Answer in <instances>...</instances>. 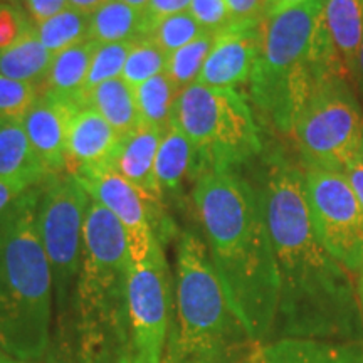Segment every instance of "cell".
Segmentation results:
<instances>
[{
  "label": "cell",
  "mask_w": 363,
  "mask_h": 363,
  "mask_svg": "<svg viewBox=\"0 0 363 363\" xmlns=\"http://www.w3.org/2000/svg\"><path fill=\"white\" fill-rule=\"evenodd\" d=\"M257 190L279 272L274 333L279 338L362 342L360 303L347 271L318 238L305 172L272 152L262 163Z\"/></svg>",
  "instance_id": "6da1fadb"
},
{
  "label": "cell",
  "mask_w": 363,
  "mask_h": 363,
  "mask_svg": "<svg viewBox=\"0 0 363 363\" xmlns=\"http://www.w3.org/2000/svg\"><path fill=\"white\" fill-rule=\"evenodd\" d=\"M192 201L229 305L256 347L271 342L279 308V272L257 187L234 170H207Z\"/></svg>",
  "instance_id": "7a4b0ae2"
},
{
  "label": "cell",
  "mask_w": 363,
  "mask_h": 363,
  "mask_svg": "<svg viewBox=\"0 0 363 363\" xmlns=\"http://www.w3.org/2000/svg\"><path fill=\"white\" fill-rule=\"evenodd\" d=\"M331 76L350 79L321 24V0L264 21L261 54L249 84L262 120L278 133H293L318 86Z\"/></svg>",
  "instance_id": "3957f363"
},
{
  "label": "cell",
  "mask_w": 363,
  "mask_h": 363,
  "mask_svg": "<svg viewBox=\"0 0 363 363\" xmlns=\"http://www.w3.org/2000/svg\"><path fill=\"white\" fill-rule=\"evenodd\" d=\"M40 184L0 212V345L26 363L45 355L52 320V272L38 225Z\"/></svg>",
  "instance_id": "277c9868"
},
{
  "label": "cell",
  "mask_w": 363,
  "mask_h": 363,
  "mask_svg": "<svg viewBox=\"0 0 363 363\" xmlns=\"http://www.w3.org/2000/svg\"><path fill=\"white\" fill-rule=\"evenodd\" d=\"M130 267L123 227L108 208L91 201L74 286L79 363H128Z\"/></svg>",
  "instance_id": "5b68a950"
},
{
  "label": "cell",
  "mask_w": 363,
  "mask_h": 363,
  "mask_svg": "<svg viewBox=\"0 0 363 363\" xmlns=\"http://www.w3.org/2000/svg\"><path fill=\"white\" fill-rule=\"evenodd\" d=\"M174 284V315L162 363H239L256 350L229 305L206 240L194 230L177 239Z\"/></svg>",
  "instance_id": "8992f818"
},
{
  "label": "cell",
  "mask_w": 363,
  "mask_h": 363,
  "mask_svg": "<svg viewBox=\"0 0 363 363\" xmlns=\"http://www.w3.org/2000/svg\"><path fill=\"white\" fill-rule=\"evenodd\" d=\"M174 121L197 150L202 174L234 170L262 150L251 106L235 89L194 83L180 91Z\"/></svg>",
  "instance_id": "52a82bcc"
},
{
  "label": "cell",
  "mask_w": 363,
  "mask_h": 363,
  "mask_svg": "<svg viewBox=\"0 0 363 363\" xmlns=\"http://www.w3.org/2000/svg\"><path fill=\"white\" fill-rule=\"evenodd\" d=\"M348 83L345 76L323 81L294 125L291 135L310 169L345 172L362 157L363 113Z\"/></svg>",
  "instance_id": "ba28073f"
},
{
  "label": "cell",
  "mask_w": 363,
  "mask_h": 363,
  "mask_svg": "<svg viewBox=\"0 0 363 363\" xmlns=\"http://www.w3.org/2000/svg\"><path fill=\"white\" fill-rule=\"evenodd\" d=\"M91 197L69 174H49L40 184L39 235L52 272L59 316L67 310L83 256V229Z\"/></svg>",
  "instance_id": "9c48e42d"
},
{
  "label": "cell",
  "mask_w": 363,
  "mask_h": 363,
  "mask_svg": "<svg viewBox=\"0 0 363 363\" xmlns=\"http://www.w3.org/2000/svg\"><path fill=\"white\" fill-rule=\"evenodd\" d=\"M174 315L169 262L158 239L128 276V363H162Z\"/></svg>",
  "instance_id": "30bf717a"
},
{
  "label": "cell",
  "mask_w": 363,
  "mask_h": 363,
  "mask_svg": "<svg viewBox=\"0 0 363 363\" xmlns=\"http://www.w3.org/2000/svg\"><path fill=\"white\" fill-rule=\"evenodd\" d=\"M313 224L331 256L348 271L363 269V206L343 172L305 169Z\"/></svg>",
  "instance_id": "8fae6325"
},
{
  "label": "cell",
  "mask_w": 363,
  "mask_h": 363,
  "mask_svg": "<svg viewBox=\"0 0 363 363\" xmlns=\"http://www.w3.org/2000/svg\"><path fill=\"white\" fill-rule=\"evenodd\" d=\"M74 179L86 189L91 201L108 208L123 227L131 262L148 259L158 235L153 229L150 208L140 194L113 169L83 172Z\"/></svg>",
  "instance_id": "7c38bea8"
},
{
  "label": "cell",
  "mask_w": 363,
  "mask_h": 363,
  "mask_svg": "<svg viewBox=\"0 0 363 363\" xmlns=\"http://www.w3.org/2000/svg\"><path fill=\"white\" fill-rule=\"evenodd\" d=\"M261 24L229 26L216 34L197 83L211 88L235 89L251 81L262 48Z\"/></svg>",
  "instance_id": "4fadbf2b"
},
{
  "label": "cell",
  "mask_w": 363,
  "mask_h": 363,
  "mask_svg": "<svg viewBox=\"0 0 363 363\" xmlns=\"http://www.w3.org/2000/svg\"><path fill=\"white\" fill-rule=\"evenodd\" d=\"M84 106L40 93L22 118L27 138L48 174H65L71 118Z\"/></svg>",
  "instance_id": "5bb4252c"
},
{
  "label": "cell",
  "mask_w": 363,
  "mask_h": 363,
  "mask_svg": "<svg viewBox=\"0 0 363 363\" xmlns=\"http://www.w3.org/2000/svg\"><path fill=\"white\" fill-rule=\"evenodd\" d=\"M123 142L111 125L93 106H84L71 118L67 131L66 169L72 177L91 170L113 169Z\"/></svg>",
  "instance_id": "9a60e30c"
},
{
  "label": "cell",
  "mask_w": 363,
  "mask_h": 363,
  "mask_svg": "<svg viewBox=\"0 0 363 363\" xmlns=\"http://www.w3.org/2000/svg\"><path fill=\"white\" fill-rule=\"evenodd\" d=\"M165 133L167 131L160 128L142 125L133 133L125 136L113 163V170L123 177L147 202L150 214L152 207H157L162 201L155 180V162Z\"/></svg>",
  "instance_id": "2e32d148"
},
{
  "label": "cell",
  "mask_w": 363,
  "mask_h": 363,
  "mask_svg": "<svg viewBox=\"0 0 363 363\" xmlns=\"http://www.w3.org/2000/svg\"><path fill=\"white\" fill-rule=\"evenodd\" d=\"M257 363H363L362 342L272 338L256 350Z\"/></svg>",
  "instance_id": "e0dca14e"
},
{
  "label": "cell",
  "mask_w": 363,
  "mask_h": 363,
  "mask_svg": "<svg viewBox=\"0 0 363 363\" xmlns=\"http://www.w3.org/2000/svg\"><path fill=\"white\" fill-rule=\"evenodd\" d=\"M202 174L197 150L179 125L172 123L163 135L155 162V180L160 199L179 194L187 179L197 180Z\"/></svg>",
  "instance_id": "ac0fdd59"
},
{
  "label": "cell",
  "mask_w": 363,
  "mask_h": 363,
  "mask_svg": "<svg viewBox=\"0 0 363 363\" xmlns=\"http://www.w3.org/2000/svg\"><path fill=\"white\" fill-rule=\"evenodd\" d=\"M321 24L342 57L352 83L363 38V0H321Z\"/></svg>",
  "instance_id": "d6986e66"
},
{
  "label": "cell",
  "mask_w": 363,
  "mask_h": 363,
  "mask_svg": "<svg viewBox=\"0 0 363 363\" xmlns=\"http://www.w3.org/2000/svg\"><path fill=\"white\" fill-rule=\"evenodd\" d=\"M98 43L88 39L56 54L44 84L40 86V93L52 94L78 106H89L83 96V88Z\"/></svg>",
  "instance_id": "ffe728a7"
},
{
  "label": "cell",
  "mask_w": 363,
  "mask_h": 363,
  "mask_svg": "<svg viewBox=\"0 0 363 363\" xmlns=\"http://www.w3.org/2000/svg\"><path fill=\"white\" fill-rule=\"evenodd\" d=\"M48 170L35 155L21 120H0V184L39 185Z\"/></svg>",
  "instance_id": "44dd1931"
},
{
  "label": "cell",
  "mask_w": 363,
  "mask_h": 363,
  "mask_svg": "<svg viewBox=\"0 0 363 363\" xmlns=\"http://www.w3.org/2000/svg\"><path fill=\"white\" fill-rule=\"evenodd\" d=\"M148 33L147 16L123 0H108L89 16V39L98 44L126 43Z\"/></svg>",
  "instance_id": "7402d4cb"
},
{
  "label": "cell",
  "mask_w": 363,
  "mask_h": 363,
  "mask_svg": "<svg viewBox=\"0 0 363 363\" xmlns=\"http://www.w3.org/2000/svg\"><path fill=\"white\" fill-rule=\"evenodd\" d=\"M52 59L54 54L44 48L35 27L30 26L19 43L0 51V74L22 83L35 84L40 91Z\"/></svg>",
  "instance_id": "603a6c76"
},
{
  "label": "cell",
  "mask_w": 363,
  "mask_h": 363,
  "mask_svg": "<svg viewBox=\"0 0 363 363\" xmlns=\"http://www.w3.org/2000/svg\"><path fill=\"white\" fill-rule=\"evenodd\" d=\"M88 104L93 106L123 138L142 126L135 89L121 78L110 79L94 88L88 96Z\"/></svg>",
  "instance_id": "cb8c5ba5"
},
{
  "label": "cell",
  "mask_w": 363,
  "mask_h": 363,
  "mask_svg": "<svg viewBox=\"0 0 363 363\" xmlns=\"http://www.w3.org/2000/svg\"><path fill=\"white\" fill-rule=\"evenodd\" d=\"M133 89L140 123L163 131L169 130L174 123L175 104L180 94V89L170 79V76L162 72Z\"/></svg>",
  "instance_id": "d4e9b609"
},
{
  "label": "cell",
  "mask_w": 363,
  "mask_h": 363,
  "mask_svg": "<svg viewBox=\"0 0 363 363\" xmlns=\"http://www.w3.org/2000/svg\"><path fill=\"white\" fill-rule=\"evenodd\" d=\"M40 43L54 56L89 39V16L67 7L51 19L35 24Z\"/></svg>",
  "instance_id": "484cf974"
},
{
  "label": "cell",
  "mask_w": 363,
  "mask_h": 363,
  "mask_svg": "<svg viewBox=\"0 0 363 363\" xmlns=\"http://www.w3.org/2000/svg\"><path fill=\"white\" fill-rule=\"evenodd\" d=\"M214 39L216 34L206 33L201 38L192 40V43L184 45V48L177 49L175 52L169 54L165 72L180 91L197 83L202 67L206 65V59L212 49V44H214Z\"/></svg>",
  "instance_id": "4316f807"
},
{
  "label": "cell",
  "mask_w": 363,
  "mask_h": 363,
  "mask_svg": "<svg viewBox=\"0 0 363 363\" xmlns=\"http://www.w3.org/2000/svg\"><path fill=\"white\" fill-rule=\"evenodd\" d=\"M169 54L150 38L136 39L126 57L121 79L131 88H136L145 81L155 78L167 69Z\"/></svg>",
  "instance_id": "83f0119b"
},
{
  "label": "cell",
  "mask_w": 363,
  "mask_h": 363,
  "mask_svg": "<svg viewBox=\"0 0 363 363\" xmlns=\"http://www.w3.org/2000/svg\"><path fill=\"white\" fill-rule=\"evenodd\" d=\"M135 40H126V43H111V44H98L96 52H94L93 61H91L88 76H86L83 96L88 103L89 93L99 84L106 81L121 78L126 57L133 48Z\"/></svg>",
  "instance_id": "f1b7e54d"
},
{
  "label": "cell",
  "mask_w": 363,
  "mask_h": 363,
  "mask_svg": "<svg viewBox=\"0 0 363 363\" xmlns=\"http://www.w3.org/2000/svg\"><path fill=\"white\" fill-rule=\"evenodd\" d=\"M206 33L207 30L187 11L157 22L147 38L155 40L167 54H172Z\"/></svg>",
  "instance_id": "f546056e"
},
{
  "label": "cell",
  "mask_w": 363,
  "mask_h": 363,
  "mask_svg": "<svg viewBox=\"0 0 363 363\" xmlns=\"http://www.w3.org/2000/svg\"><path fill=\"white\" fill-rule=\"evenodd\" d=\"M39 96L35 84L0 74V120H22Z\"/></svg>",
  "instance_id": "4dcf8cb0"
},
{
  "label": "cell",
  "mask_w": 363,
  "mask_h": 363,
  "mask_svg": "<svg viewBox=\"0 0 363 363\" xmlns=\"http://www.w3.org/2000/svg\"><path fill=\"white\" fill-rule=\"evenodd\" d=\"M189 12L207 33L219 34L230 26L225 0H192Z\"/></svg>",
  "instance_id": "1f68e13d"
},
{
  "label": "cell",
  "mask_w": 363,
  "mask_h": 363,
  "mask_svg": "<svg viewBox=\"0 0 363 363\" xmlns=\"http://www.w3.org/2000/svg\"><path fill=\"white\" fill-rule=\"evenodd\" d=\"M33 26L21 9L9 2H0V51L12 48Z\"/></svg>",
  "instance_id": "d6a6232c"
},
{
  "label": "cell",
  "mask_w": 363,
  "mask_h": 363,
  "mask_svg": "<svg viewBox=\"0 0 363 363\" xmlns=\"http://www.w3.org/2000/svg\"><path fill=\"white\" fill-rule=\"evenodd\" d=\"M230 26L261 24L266 21L267 0H225Z\"/></svg>",
  "instance_id": "836d02e7"
},
{
  "label": "cell",
  "mask_w": 363,
  "mask_h": 363,
  "mask_svg": "<svg viewBox=\"0 0 363 363\" xmlns=\"http://www.w3.org/2000/svg\"><path fill=\"white\" fill-rule=\"evenodd\" d=\"M190 2H192V0H148V6L145 9L148 33L152 30V27L155 26L157 22L165 19V17L175 16V13L180 12H187ZM147 35H145V38H147Z\"/></svg>",
  "instance_id": "e575fe53"
},
{
  "label": "cell",
  "mask_w": 363,
  "mask_h": 363,
  "mask_svg": "<svg viewBox=\"0 0 363 363\" xmlns=\"http://www.w3.org/2000/svg\"><path fill=\"white\" fill-rule=\"evenodd\" d=\"M27 7L33 21L40 24L67 9V0H27Z\"/></svg>",
  "instance_id": "d590c367"
},
{
  "label": "cell",
  "mask_w": 363,
  "mask_h": 363,
  "mask_svg": "<svg viewBox=\"0 0 363 363\" xmlns=\"http://www.w3.org/2000/svg\"><path fill=\"white\" fill-rule=\"evenodd\" d=\"M33 187H35V185H29L26 182H7V184H0V212L7 206H11L19 195Z\"/></svg>",
  "instance_id": "8d00e7d4"
},
{
  "label": "cell",
  "mask_w": 363,
  "mask_h": 363,
  "mask_svg": "<svg viewBox=\"0 0 363 363\" xmlns=\"http://www.w3.org/2000/svg\"><path fill=\"white\" fill-rule=\"evenodd\" d=\"M350 182L352 189L355 190L358 201L363 206V157H358L343 172Z\"/></svg>",
  "instance_id": "74e56055"
},
{
  "label": "cell",
  "mask_w": 363,
  "mask_h": 363,
  "mask_svg": "<svg viewBox=\"0 0 363 363\" xmlns=\"http://www.w3.org/2000/svg\"><path fill=\"white\" fill-rule=\"evenodd\" d=\"M310 2V0H267V9H266V19L276 16V13L288 11V9L301 6V4Z\"/></svg>",
  "instance_id": "f35d334b"
},
{
  "label": "cell",
  "mask_w": 363,
  "mask_h": 363,
  "mask_svg": "<svg viewBox=\"0 0 363 363\" xmlns=\"http://www.w3.org/2000/svg\"><path fill=\"white\" fill-rule=\"evenodd\" d=\"M108 0H67V7L74 9V11L83 12L86 16H91L98 11L103 4H106Z\"/></svg>",
  "instance_id": "ab89813d"
},
{
  "label": "cell",
  "mask_w": 363,
  "mask_h": 363,
  "mask_svg": "<svg viewBox=\"0 0 363 363\" xmlns=\"http://www.w3.org/2000/svg\"><path fill=\"white\" fill-rule=\"evenodd\" d=\"M355 84L358 86V89L363 93V38L360 43V49H358V57H357V78H355Z\"/></svg>",
  "instance_id": "60d3db41"
},
{
  "label": "cell",
  "mask_w": 363,
  "mask_h": 363,
  "mask_svg": "<svg viewBox=\"0 0 363 363\" xmlns=\"http://www.w3.org/2000/svg\"><path fill=\"white\" fill-rule=\"evenodd\" d=\"M357 296H358V303H360V310H362V316H363V269L360 271V279H358Z\"/></svg>",
  "instance_id": "b9f144b4"
},
{
  "label": "cell",
  "mask_w": 363,
  "mask_h": 363,
  "mask_svg": "<svg viewBox=\"0 0 363 363\" xmlns=\"http://www.w3.org/2000/svg\"><path fill=\"white\" fill-rule=\"evenodd\" d=\"M123 2L130 4V6H133L136 9H140V11H145L148 6V0H123Z\"/></svg>",
  "instance_id": "7bdbcfd3"
},
{
  "label": "cell",
  "mask_w": 363,
  "mask_h": 363,
  "mask_svg": "<svg viewBox=\"0 0 363 363\" xmlns=\"http://www.w3.org/2000/svg\"><path fill=\"white\" fill-rule=\"evenodd\" d=\"M257 350V348H256ZM256 350H254L252 353H249V355L246 358H242L239 363H257V357H256Z\"/></svg>",
  "instance_id": "ee69618b"
},
{
  "label": "cell",
  "mask_w": 363,
  "mask_h": 363,
  "mask_svg": "<svg viewBox=\"0 0 363 363\" xmlns=\"http://www.w3.org/2000/svg\"><path fill=\"white\" fill-rule=\"evenodd\" d=\"M11 355H7L6 352H4V348H2V345H0V363H6L7 360H11Z\"/></svg>",
  "instance_id": "f6af8a7d"
},
{
  "label": "cell",
  "mask_w": 363,
  "mask_h": 363,
  "mask_svg": "<svg viewBox=\"0 0 363 363\" xmlns=\"http://www.w3.org/2000/svg\"><path fill=\"white\" fill-rule=\"evenodd\" d=\"M6 363H26V362H21V360H16V358H11V360H7Z\"/></svg>",
  "instance_id": "bcb514c9"
},
{
  "label": "cell",
  "mask_w": 363,
  "mask_h": 363,
  "mask_svg": "<svg viewBox=\"0 0 363 363\" xmlns=\"http://www.w3.org/2000/svg\"><path fill=\"white\" fill-rule=\"evenodd\" d=\"M362 157H363V145H362Z\"/></svg>",
  "instance_id": "7dc6e473"
}]
</instances>
